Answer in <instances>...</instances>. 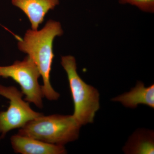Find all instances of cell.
<instances>
[{
	"label": "cell",
	"instance_id": "277c9868",
	"mask_svg": "<svg viewBox=\"0 0 154 154\" xmlns=\"http://www.w3.org/2000/svg\"><path fill=\"white\" fill-rule=\"evenodd\" d=\"M40 73L34 62L29 56L22 61L17 60L8 66H0V78H10L19 84L25 101L38 108L43 107L44 98L42 86L38 82Z\"/></svg>",
	"mask_w": 154,
	"mask_h": 154
},
{
	"label": "cell",
	"instance_id": "5b68a950",
	"mask_svg": "<svg viewBox=\"0 0 154 154\" xmlns=\"http://www.w3.org/2000/svg\"><path fill=\"white\" fill-rule=\"evenodd\" d=\"M23 95L16 87L0 85V95L10 100L8 110L0 112V138L5 137L10 131L21 128L42 115L31 109L29 102L22 99Z\"/></svg>",
	"mask_w": 154,
	"mask_h": 154
},
{
	"label": "cell",
	"instance_id": "ba28073f",
	"mask_svg": "<svg viewBox=\"0 0 154 154\" xmlns=\"http://www.w3.org/2000/svg\"><path fill=\"white\" fill-rule=\"evenodd\" d=\"M113 102L121 103L128 108H136L139 105L154 108V85L146 87L144 84L138 81L136 85L128 92L111 99Z\"/></svg>",
	"mask_w": 154,
	"mask_h": 154
},
{
	"label": "cell",
	"instance_id": "7a4b0ae2",
	"mask_svg": "<svg viewBox=\"0 0 154 154\" xmlns=\"http://www.w3.org/2000/svg\"><path fill=\"white\" fill-rule=\"evenodd\" d=\"M81 126L72 115L42 114L20 128L18 134L64 146L78 139Z\"/></svg>",
	"mask_w": 154,
	"mask_h": 154
},
{
	"label": "cell",
	"instance_id": "52a82bcc",
	"mask_svg": "<svg viewBox=\"0 0 154 154\" xmlns=\"http://www.w3.org/2000/svg\"><path fill=\"white\" fill-rule=\"evenodd\" d=\"M14 5L19 8L28 17L31 29L38 30L48 11L59 4V0H12Z\"/></svg>",
	"mask_w": 154,
	"mask_h": 154
},
{
	"label": "cell",
	"instance_id": "6da1fadb",
	"mask_svg": "<svg viewBox=\"0 0 154 154\" xmlns=\"http://www.w3.org/2000/svg\"><path fill=\"white\" fill-rule=\"evenodd\" d=\"M63 33L60 23L50 19L41 30L28 29L18 42L19 49L28 54L37 66L43 80V96L50 101L57 100L60 96L51 84L50 73L54 57V40Z\"/></svg>",
	"mask_w": 154,
	"mask_h": 154
},
{
	"label": "cell",
	"instance_id": "30bf717a",
	"mask_svg": "<svg viewBox=\"0 0 154 154\" xmlns=\"http://www.w3.org/2000/svg\"><path fill=\"white\" fill-rule=\"evenodd\" d=\"M119 4H128L136 6L141 11L147 13L154 12V0H119Z\"/></svg>",
	"mask_w": 154,
	"mask_h": 154
},
{
	"label": "cell",
	"instance_id": "8992f818",
	"mask_svg": "<svg viewBox=\"0 0 154 154\" xmlns=\"http://www.w3.org/2000/svg\"><path fill=\"white\" fill-rule=\"evenodd\" d=\"M14 152L22 154H64L67 151L64 146L47 143L19 134L11 139Z\"/></svg>",
	"mask_w": 154,
	"mask_h": 154
},
{
	"label": "cell",
	"instance_id": "9c48e42d",
	"mask_svg": "<svg viewBox=\"0 0 154 154\" xmlns=\"http://www.w3.org/2000/svg\"><path fill=\"white\" fill-rule=\"evenodd\" d=\"M122 150L126 154H153V130L139 128L128 138Z\"/></svg>",
	"mask_w": 154,
	"mask_h": 154
},
{
	"label": "cell",
	"instance_id": "3957f363",
	"mask_svg": "<svg viewBox=\"0 0 154 154\" xmlns=\"http://www.w3.org/2000/svg\"><path fill=\"white\" fill-rule=\"evenodd\" d=\"M61 64L66 72L74 106L73 116L82 126L93 123L100 108L99 91L85 82L78 74L74 57H61Z\"/></svg>",
	"mask_w": 154,
	"mask_h": 154
}]
</instances>
